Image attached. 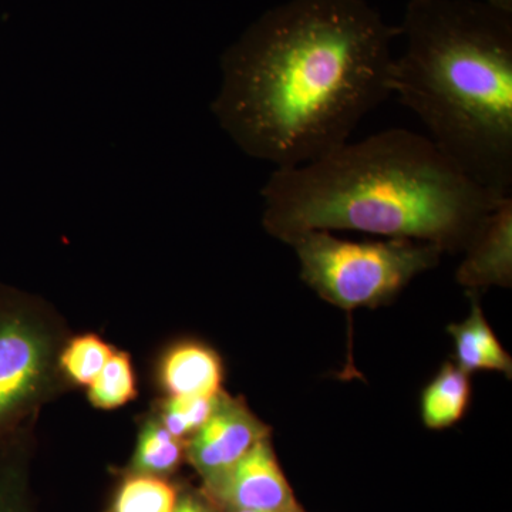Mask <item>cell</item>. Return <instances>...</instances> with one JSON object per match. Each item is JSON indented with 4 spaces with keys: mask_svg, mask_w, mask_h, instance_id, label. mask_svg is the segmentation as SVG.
I'll list each match as a JSON object with an SVG mask.
<instances>
[{
    "mask_svg": "<svg viewBox=\"0 0 512 512\" xmlns=\"http://www.w3.org/2000/svg\"><path fill=\"white\" fill-rule=\"evenodd\" d=\"M512 195L498 202L471 239L458 281L470 288L511 282Z\"/></svg>",
    "mask_w": 512,
    "mask_h": 512,
    "instance_id": "8",
    "label": "cell"
},
{
    "mask_svg": "<svg viewBox=\"0 0 512 512\" xmlns=\"http://www.w3.org/2000/svg\"><path fill=\"white\" fill-rule=\"evenodd\" d=\"M137 384L130 356L114 352L100 375L89 386V399L94 407L113 410L136 399Z\"/></svg>",
    "mask_w": 512,
    "mask_h": 512,
    "instance_id": "14",
    "label": "cell"
},
{
    "mask_svg": "<svg viewBox=\"0 0 512 512\" xmlns=\"http://www.w3.org/2000/svg\"><path fill=\"white\" fill-rule=\"evenodd\" d=\"M0 512H32L28 471L23 461L12 454L0 456Z\"/></svg>",
    "mask_w": 512,
    "mask_h": 512,
    "instance_id": "17",
    "label": "cell"
},
{
    "mask_svg": "<svg viewBox=\"0 0 512 512\" xmlns=\"http://www.w3.org/2000/svg\"><path fill=\"white\" fill-rule=\"evenodd\" d=\"M113 353V349L99 336H77L64 348L60 367L70 382L77 386H90Z\"/></svg>",
    "mask_w": 512,
    "mask_h": 512,
    "instance_id": "15",
    "label": "cell"
},
{
    "mask_svg": "<svg viewBox=\"0 0 512 512\" xmlns=\"http://www.w3.org/2000/svg\"><path fill=\"white\" fill-rule=\"evenodd\" d=\"M220 396V394H218ZM215 397H171L161 406V424L177 439L192 436L210 419L217 404Z\"/></svg>",
    "mask_w": 512,
    "mask_h": 512,
    "instance_id": "16",
    "label": "cell"
},
{
    "mask_svg": "<svg viewBox=\"0 0 512 512\" xmlns=\"http://www.w3.org/2000/svg\"><path fill=\"white\" fill-rule=\"evenodd\" d=\"M400 37L366 0H288L222 55L212 113L248 156L275 170L348 143L390 92Z\"/></svg>",
    "mask_w": 512,
    "mask_h": 512,
    "instance_id": "1",
    "label": "cell"
},
{
    "mask_svg": "<svg viewBox=\"0 0 512 512\" xmlns=\"http://www.w3.org/2000/svg\"><path fill=\"white\" fill-rule=\"evenodd\" d=\"M448 332L454 338L458 367L468 375L477 370H497L511 375V357L498 342L477 301L473 302L466 322L451 325Z\"/></svg>",
    "mask_w": 512,
    "mask_h": 512,
    "instance_id": "10",
    "label": "cell"
},
{
    "mask_svg": "<svg viewBox=\"0 0 512 512\" xmlns=\"http://www.w3.org/2000/svg\"><path fill=\"white\" fill-rule=\"evenodd\" d=\"M178 495L167 477L126 473L104 512H174Z\"/></svg>",
    "mask_w": 512,
    "mask_h": 512,
    "instance_id": "13",
    "label": "cell"
},
{
    "mask_svg": "<svg viewBox=\"0 0 512 512\" xmlns=\"http://www.w3.org/2000/svg\"><path fill=\"white\" fill-rule=\"evenodd\" d=\"M228 512H259V511H245V510H239V511H228Z\"/></svg>",
    "mask_w": 512,
    "mask_h": 512,
    "instance_id": "20",
    "label": "cell"
},
{
    "mask_svg": "<svg viewBox=\"0 0 512 512\" xmlns=\"http://www.w3.org/2000/svg\"><path fill=\"white\" fill-rule=\"evenodd\" d=\"M261 195L264 227L284 242L301 232L340 229L429 242L443 252L464 251L507 198L474 183L426 134L404 128L275 170Z\"/></svg>",
    "mask_w": 512,
    "mask_h": 512,
    "instance_id": "2",
    "label": "cell"
},
{
    "mask_svg": "<svg viewBox=\"0 0 512 512\" xmlns=\"http://www.w3.org/2000/svg\"><path fill=\"white\" fill-rule=\"evenodd\" d=\"M471 399L468 373L447 363L431 380L421 397V417L430 429L440 430L463 419Z\"/></svg>",
    "mask_w": 512,
    "mask_h": 512,
    "instance_id": "11",
    "label": "cell"
},
{
    "mask_svg": "<svg viewBox=\"0 0 512 512\" xmlns=\"http://www.w3.org/2000/svg\"><path fill=\"white\" fill-rule=\"evenodd\" d=\"M184 458V441L174 437L160 420L151 419L141 427L126 473L168 477L178 470Z\"/></svg>",
    "mask_w": 512,
    "mask_h": 512,
    "instance_id": "12",
    "label": "cell"
},
{
    "mask_svg": "<svg viewBox=\"0 0 512 512\" xmlns=\"http://www.w3.org/2000/svg\"><path fill=\"white\" fill-rule=\"evenodd\" d=\"M218 510L303 512L268 439L256 443L234 466L204 484Z\"/></svg>",
    "mask_w": 512,
    "mask_h": 512,
    "instance_id": "6",
    "label": "cell"
},
{
    "mask_svg": "<svg viewBox=\"0 0 512 512\" xmlns=\"http://www.w3.org/2000/svg\"><path fill=\"white\" fill-rule=\"evenodd\" d=\"M160 382L171 397H215L221 393V357L200 342H183L165 353Z\"/></svg>",
    "mask_w": 512,
    "mask_h": 512,
    "instance_id": "9",
    "label": "cell"
},
{
    "mask_svg": "<svg viewBox=\"0 0 512 512\" xmlns=\"http://www.w3.org/2000/svg\"><path fill=\"white\" fill-rule=\"evenodd\" d=\"M268 436V427L247 404L221 392L210 419L185 444V458L204 484L210 483Z\"/></svg>",
    "mask_w": 512,
    "mask_h": 512,
    "instance_id": "7",
    "label": "cell"
},
{
    "mask_svg": "<svg viewBox=\"0 0 512 512\" xmlns=\"http://www.w3.org/2000/svg\"><path fill=\"white\" fill-rule=\"evenodd\" d=\"M390 92L485 190L512 195V13L480 0H409Z\"/></svg>",
    "mask_w": 512,
    "mask_h": 512,
    "instance_id": "3",
    "label": "cell"
},
{
    "mask_svg": "<svg viewBox=\"0 0 512 512\" xmlns=\"http://www.w3.org/2000/svg\"><path fill=\"white\" fill-rule=\"evenodd\" d=\"M286 244L295 249L302 281L345 311L392 301L417 275L434 268L443 252L414 239L353 242L320 229L301 232Z\"/></svg>",
    "mask_w": 512,
    "mask_h": 512,
    "instance_id": "4",
    "label": "cell"
},
{
    "mask_svg": "<svg viewBox=\"0 0 512 512\" xmlns=\"http://www.w3.org/2000/svg\"><path fill=\"white\" fill-rule=\"evenodd\" d=\"M174 512H220L204 493L180 490Z\"/></svg>",
    "mask_w": 512,
    "mask_h": 512,
    "instance_id": "18",
    "label": "cell"
},
{
    "mask_svg": "<svg viewBox=\"0 0 512 512\" xmlns=\"http://www.w3.org/2000/svg\"><path fill=\"white\" fill-rule=\"evenodd\" d=\"M49 367L45 330L23 309L0 302V434L36 402Z\"/></svg>",
    "mask_w": 512,
    "mask_h": 512,
    "instance_id": "5",
    "label": "cell"
},
{
    "mask_svg": "<svg viewBox=\"0 0 512 512\" xmlns=\"http://www.w3.org/2000/svg\"><path fill=\"white\" fill-rule=\"evenodd\" d=\"M484 2L505 13H512V0H484Z\"/></svg>",
    "mask_w": 512,
    "mask_h": 512,
    "instance_id": "19",
    "label": "cell"
}]
</instances>
